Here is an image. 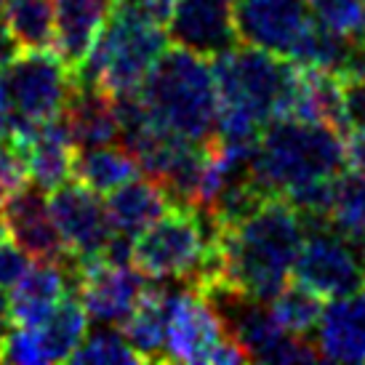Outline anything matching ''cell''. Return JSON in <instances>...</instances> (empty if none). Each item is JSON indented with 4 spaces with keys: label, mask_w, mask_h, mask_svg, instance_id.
Returning <instances> with one entry per match:
<instances>
[{
    "label": "cell",
    "mask_w": 365,
    "mask_h": 365,
    "mask_svg": "<svg viewBox=\"0 0 365 365\" xmlns=\"http://www.w3.org/2000/svg\"><path fill=\"white\" fill-rule=\"evenodd\" d=\"M163 24L150 0H110L102 32L72 81L93 83L110 96L136 93L171 43Z\"/></svg>",
    "instance_id": "3957f363"
},
{
    "label": "cell",
    "mask_w": 365,
    "mask_h": 365,
    "mask_svg": "<svg viewBox=\"0 0 365 365\" xmlns=\"http://www.w3.org/2000/svg\"><path fill=\"white\" fill-rule=\"evenodd\" d=\"M3 219L14 245H19L32 262H72L59 230L53 224L46 190L27 184L3 203Z\"/></svg>",
    "instance_id": "5bb4252c"
},
{
    "label": "cell",
    "mask_w": 365,
    "mask_h": 365,
    "mask_svg": "<svg viewBox=\"0 0 365 365\" xmlns=\"http://www.w3.org/2000/svg\"><path fill=\"white\" fill-rule=\"evenodd\" d=\"M232 336L219 309L197 288H179L171 296L165 352L173 363H216L222 346Z\"/></svg>",
    "instance_id": "9c48e42d"
},
{
    "label": "cell",
    "mask_w": 365,
    "mask_h": 365,
    "mask_svg": "<svg viewBox=\"0 0 365 365\" xmlns=\"http://www.w3.org/2000/svg\"><path fill=\"white\" fill-rule=\"evenodd\" d=\"M346 165L365 173V136L363 133H346Z\"/></svg>",
    "instance_id": "1f68e13d"
},
{
    "label": "cell",
    "mask_w": 365,
    "mask_h": 365,
    "mask_svg": "<svg viewBox=\"0 0 365 365\" xmlns=\"http://www.w3.org/2000/svg\"><path fill=\"white\" fill-rule=\"evenodd\" d=\"M165 30L173 46L205 59H216L240 43L235 0H173Z\"/></svg>",
    "instance_id": "4fadbf2b"
},
{
    "label": "cell",
    "mask_w": 365,
    "mask_h": 365,
    "mask_svg": "<svg viewBox=\"0 0 365 365\" xmlns=\"http://www.w3.org/2000/svg\"><path fill=\"white\" fill-rule=\"evenodd\" d=\"M70 363H86V365H136L142 363V357L133 352V346L125 341L120 328L107 325L93 334H86L81 346L70 355Z\"/></svg>",
    "instance_id": "484cf974"
},
{
    "label": "cell",
    "mask_w": 365,
    "mask_h": 365,
    "mask_svg": "<svg viewBox=\"0 0 365 365\" xmlns=\"http://www.w3.org/2000/svg\"><path fill=\"white\" fill-rule=\"evenodd\" d=\"M304 237V216L280 195H267L237 222L219 227V283L232 285L259 302H272L294 277Z\"/></svg>",
    "instance_id": "6da1fadb"
},
{
    "label": "cell",
    "mask_w": 365,
    "mask_h": 365,
    "mask_svg": "<svg viewBox=\"0 0 365 365\" xmlns=\"http://www.w3.org/2000/svg\"><path fill=\"white\" fill-rule=\"evenodd\" d=\"M0 11H3V0H0Z\"/></svg>",
    "instance_id": "d6a6232c"
},
{
    "label": "cell",
    "mask_w": 365,
    "mask_h": 365,
    "mask_svg": "<svg viewBox=\"0 0 365 365\" xmlns=\"http://www.w3.org/2000/svg\"><path fill=\"white\" fill-rule=\"evenodd\" d=\"M341 91H344L346 133H363L365 136V81H344L341 78Z\"/></svg>",
    "instance_id": "f1b7e54d"
},
{
    "label": "cell",
    "mask_w": 365,
    "mask_h": 365,
    "mask_svg": "<svg viewBox=\"0 0 365 365\" xmlns=\"http://www.w3.org/2000/svg\"><path fill=\"white\" fill-rule=\"evenodd\" d=\"M86 334H88V314L78 296L67 294L41 325L35 328L14 325L3 341L0 360L19 365L64 363L81 346Z\"/></svg>",
    "instance_id": "ba28073f"
},
{
    "label": "cell",
    "mask_w": 365,
    "mask_h": 365,
    "mask_svg": "<svg viewBox=\"0 0 365 365\" xmlns=\"http://www.w3.org/2000/svg\"><path fill=\"white\" fill-rule=\"evenodd\" d=\"M314 346L323 360L365 363V285L331 299L317 323Z\"/></svg>",
    "instance_id": "2e32d148"
},
{
    "label": "cell",
    "mask_w": 365,
    "mask_h": 365,
    "mask_svg": "<svg viewBox=\"0 0 365 365\" xmlns=\"http://www.w3.org/2000/svg\"><path fill=\"white\" fill-rule=\"evenodd\" d=\"M0 24L19 51H51L56 0H3Z\"/></svg>",
    "instance_id": "603a6c76"
},
{
    "label": "cell",
    "mask_w": 365,
    "mask_h": 365,
    "mask_svg": "<svg viewBox=\"0 0 365 365\" xmlns=\"http://www.w3.org/2000/svg\"><path fill=\"white\" fill-rule=\"evenodd\" d=\"M104 205H107L112 232L136 240L150 224H155L163 213L171 208L173 200L168 190L158 179H153V176L139 179L136 176V179L125 182L118 190H112L107 195Z\"/></svg>",
    "instance_id": "d6986e66"
},
{
    "label": "cell",
    "mask_w": 365,
    "mask_h": 365,
    "mask_svg": "<svg viewBox=\"0 0 365 365\" xmlns=\"http://www.w3.org/2000/svg\"><path fill=\"white\" fill-rule=\"evenodd\" d=\"M150 277L131 264L93 259L75 264L72 294L81 299L88 320L102 325H120L150 288Z\"/></svg>",
    "instance_id": "30bf717a"
},
{
    "label": "cell",
    "mask_w": 365,
    "mask_h": 365,
    "mask_svg": "<svg viewBox=\"0 0 365 365\" xmlns=\"http://www.w3.org/2000/svg\"><path fill=\"white\" fill-rule=\"evenodd\" d=\"M19 150L24 153L30 182L35 187L51 192V190L72 179L75 144H72L70 131L61 120V115L48 123H41Z\"/></svg>",
    "instance_id": "ffe728a7"
},
{
    "label": "cell",
    "mask_w": 365,
    "mask_h": 365,
    "mask_svg": "<svg viewBox=\"0 0 365 365\" xmlns=\"http://www.w3.org/2000/svg\"><path fill=\"white\" fill-rule=\"evenodd\" d=\"M317 21L341 35L365 32V0H307Z\"/></svg>",
    "instance_id": "4316f807"
},
{
    "label": "cell",
    "mask_w": 365,
    "mask_h": 365,
    "mask_svg": "<svg viewBox=\"0 0 365 365\" xmlns=\"http://www.w3.org/2000/svg\"><path fill=\"white\" fill-rule=\"evenodd\" d=\"M294 277L323 299L352 294L365 285V245L352 243L331 224H307Z\"/></svg>",
    "instance_id": "8992f818"
},
{
    "label": "cell",
    "mask_w": 365,
    "mask_h": 365,
    "mask_svg": "<svg viewBox=\"0 0 365 365\" xmlns=\"http://www.w3.org/2000/svg\"><path fill=\"white\" fill-rule=\"evenodd\" d=\"M173 288L153 280L144 291L142 302L133 307V312L120 323L125 341L133 352L142 357V363H168L165 352V328H168V309H171Z\"/></svg>",
    "instance_id": "44dd1931"
},
{
    "label": "cell",
    "mask_w": 365,
    "mask_h": 365,
    "mask_svg": "<svg viewBox=\"0 0 365 365\" xmlns=\"http://www.w3.org/2000/svg\"><path fill=\"white\" fill-rule=\"evenodd\" d=\"M48 205L72 264L104 259L112 237V224L99 195L81 182H64L51 190Z\"/></svg>",
    "instance_id": "8fae6325"
},
{
    "label": "cell",
    "mask_w": 365,
    "mask_h": 365,
    "mask_svg": "<svg viewBox=\"0 0 365 365\" xmlns=\"http://www.w3.org/2000/svg\"><path fill=\"white\" fill-rule=\"evenodd\" d=\"M269 309H272L274 320L283 325L288 334L307 336L312 334L317 323H320V314L325 309V299L317 296L314 291H309L302 283H288L269 302Z\"/></svg>",
    "instance_id": "d4e9b609"
},
{
    "label": "cell",
    "mask_w": 365,
    "mask_h": 365,
    "mask_svg": "<svg viewBox=\"0 0 365 365\" xmlns=\"http://www.w3.org/2000/svg\"><path fill=\"white\" fill-rule=\"evenodd\" d=\"M235 21L240 43L291 59L314 16L307 0H235Z\"/></svg>",
    "instance_id": "7c38bea8"
},
{
    "label": "cell",
    "mask_w": 365,
    "mask_h": 365,
    "mask_svg": "<svg viewBox=\"0 0 365 365\" xmlns=\"http://www.w3.org/2000/svg\"><path fill=\"white\" fill-rule=\"evenodd\" d=\"M27 184H30V171L24 153L11 139H0V205Z\"/></svg>",
    "instance_id": "83f0119b"
},
{
    "label": "cell",
    "mask_w": 365,
    "mask_h": 365,
    "mask_svg": "<svg viewBox=\"0 0 365 365\" xmlns=\"http://www.w3.org/2000/svg\"><path fill=\"white\" fill-rule=\"evenodd\" d=\"M75 264L72 262H35L9 291L11 325L35 328L56 309L61 299L72 294Z\"/></svg>",
    "instance_id": "9a60e30c"
},
{
    "label": "cell",
    "mask_w": 365,
    "mask_h": 365,
    "mask_svg": "<svg viewBox=\"0 0 365 365\" xmlns=\"http://www.w3.org/2000/svg\"><path fill=\"white\" fill-rule=\"evenodd\" d=\"M110 11V0H56V32L53 53L59 56L72 78L88 59Z\"/></svg>",
    "instance_id": "ac0fdd59"
},
{
    "label": "cell",
    "mask_w": 365,
    "mask_h": 365,
    "mask_svg": "<svg viewBox=\"0 0 365 365\" xmlns=\"http://www.w3.org/2000/svg\"><path fill=\"white\" fill-rule=\"evenodd\" d=\"M136 93L160 131L192 144H208L216 136L219 91L213 67L200 53L165 48Z\"/></svg>",
    "instance_id": "277c9868"
},
{
    "label": "cell",
    "mask_w": 365,
    "mask_h": 365,
    "mask_svg": "<svg viewBox=\"0 0 365 365\" xmlns=\"http://www.w3.org/2000/svg\"><path fill=\"white\" fill-rule=\"evenodd\" d=\"M131 264L150 280L203 291L222 280L219 222L208 211L173 203L133 240Z\"/></svg>",
    "instance_id": "5b68a950"
},
{
    "label": "cell",
    "mask_w": 365,
    "mask_h": 365,
    "mask_svg": "<svg viewBox=\"0 0 365 365\" xmlns=\"http://www.w3.org/2000/svg\"><path fill=\"white\" fill-rule=\"evenodd\" d=\"M336 232L349 237L352 243L365 245V173L346 168L334 179V197L328 219Z\"/></svg>",
    "instance_id": "cb8c5ba5"
},
{
    "label": "cell",
    "mask_w": 365,
    "mask_h": 365,
    "mask_svg": "<svg viewBox=\"0 0 365 365\" xmlns=\"http://www.w3.org/2000/svg\"><path fill=\"white\" fill-rule=\"evenodd\" d=\"M346 165V136L334 125L302 118H272L262 128L251 173L264 195L291 197L304 187L336 179Z\"/></svg>",
    "instance_id": "7a4b0ae2"
},
{
    "label": "cell",
    "mask_w": 365,
    "mask_h": 365,
    "mask_svg": "<svg viewBox=\"0 0 365 365\" xmlns=\"http://www.w3.org/2000/svg\"><path fill=\"white\" fill-rule=\"evenodd\" d=\"M14 112L32 123H48L61 115L72 91V72L53 51H19L3 67Z\"/></svg>",
    "instance_id": "52a82bcc"
},
{
    "label": "cell",
    "mask_w": 365,
    "mask_h": 365,
    "mask_svg": "<svg viewBox=\"0 0 365 365\" xmlns=\"http://www.w3.org/2000/svg\"><path fill=\"white\" fill-rule=\"evenodd\" d=\"M61 120L70 131L75 150L118 142L115 99L93 83H72V91L61 107Z\"/></svg>",
    "instance_id": "e0dca14e"
},
{
    "label": "cell",
    "mask_w": 365,
    "mask_h": 365,
    "mask_svg": "<svg viewBox=\"0 0 365 365\" xmlns=\"http://www.w3.org/2000/svg\"><path fill=\"white\" fill-rule=\"evenodd\" d=\"M14 118H16V112H14L9 88H6V81H3V70H0V139H9L11 136Z\"/></svg>",
    "instance_id": "4dcf8cb0"
},
{
    "label": "cell",
    "mask_w": 365,
    "mask_h": 365,
    "mask_svg": "<svg viewBox=\"0 0 365 365\" xmlns=\"http://www.w3.org/2000/svg\"><path fill=\"white\" fill-rule=\"evenodd\" d=\"M139 173L142 168L136 158L123 144L115 142L75 150V158H72V179L104 197L125 182L136 179Z\"/></svg>",
    "instance_id": "7402d4cb"
},
{
    "label": "cell",
    "mask_w": 365,
    "mask_h": 365,
    "mask_svg": "<svg viewBox=\"0 0 365 365\" xmlns=\"http://www.w3.org/2000/svg\"><path fill=\"white\" fill-rule=\"evenodd\" d=\"M27 267H30V256L19 245H14L9 237L0 240V291H11V285L19 280Z\"/></svg>",
    "instance_id": "f546056e"
}]
</instances>
